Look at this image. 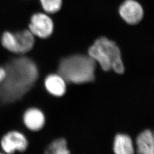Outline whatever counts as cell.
<instances>
[{"mask_svg": "<svg viewBox=\"0 0 154 154\" xmlns=\"http://www.w3.org/2000/svg\"><path fill=\"white\" fill-rule=\"evenodd\" d=\"M28 144L26 136L16 130L6 133L0 142L1 149L6 154H13L16 151L24 152L28 149Z\"/></svg>", "mask_w": 154, "mask_h": 154, "instance_id": "5b68a950", "label": "cell"}, {"mask_svg": "<svg viewBox=\"0 0 154 154\" xmlns=\"http://www.w3.org/2000/svg\"><path fill=\"white\" fill-rule=\"evenodd\" d=\"M96 62L90 55L74 54L62 58L58 67V74L66 82L81 84L94 79Z\"/></svg>", "mask_w": 154, "mask_h": 154, "instance_id": "7a4b0ae2", "label": "cell"}, {"mask_svg": "<svg viewBox=\"0 0 154 154\" xmlns=\"http://www.w3.org/2000/svg\"><path fill=\"white\" fill-rule=\"evenodd\" d=\"M114 151L116 154H134L131 139L125 134L117 135L114 143Z\"/></svg>", "mask_w": 154, "mask_h": 154, "instance_id": "8fae6325", "label": "cell"}, {"mask_svg": "<svg viewBox=\"0 0 154 154\" xmlns=\"http://www.w3.org/2000/svg\"><path fill=\"white\" fill-rule=\"evenodd\" d=\"M23 122L29 130L36 132L44 128L46 118L42 111L37 107H30L25 111L23 116Z\"/></svg>", "mask_w": 154, "mask_h": 154, "instance_id": "ba28073f", "label": "cell"}, {"mask_svg": "<svg viewBox=\"0 0 154 154\" xmlns=\"http://www.w3.org/2000/svg\"><path fill=\"white\" fill-rule=\"evenodd\" d=\"M0 154H4V153H2V152H0Z\"/></svg>", "mask_w": 154, "mask_h": 154, "instance_id": "9a60e30c", "label": "cell"}, {"mask_svg": "<svg viewBox=\"0 0 154 154\" xmlns=\"http://www.w3.org/2000/svg\"><path fill=\"white\" fill-rule=\"evenodd\" d=\"M29 30L34 35L41 38H47L51 35L54 29L52 20L44 13H35L31 17Z\"/></svg>", "mask_w": 154, "mask_h": 154, "instance_id": "8992f818", "label": "cell"}, {"mask_svg": "<svg viewBox=\"0 0 154 154\" xmlns=\"http://www.w3.org/2000/svg\"><path fill=\"white\" fill-rule=\"evenodd\" d=\"M45 11L49 13H55L61 9L62 0H40Z\"/></svg>", "mask_w": 154, "mask_h": 154, "instance_id": "4fadbf2b", "label": "cell"}, {"mask_svg": "<svg viewBox=\"0 0 154 154\" xmlns=\"http://www.w3.org/2000/svg\"><path fill=\"white\" fill-rule=\"evenodd\" d=\"M6 77L0 83V103L9 104L22 98L38 79V67L26 57L14 58L4 67Z\"/></svg>", "mask_w": 154, "mask_h": 154, "instance_id": "6da1fadb", "label": "cell"}, {"mask_svg": "<svg viewBox=\"0 0 154 154\" xmlns=\"http://www.w3.org/2000/svg\"><path fill=\"white\" fill-rule=\"evenodd\" d=\"M45 154H70L66 139L60 138L53 140L45 150Z\"/></svg>", "mask_w": 154, "mask_h": 154, "instance_id": "7c38bea8", "label": "cell"}, {"mask_svg": "<svg viewBox=\"0 0 154 154\" xmlns=\"http://www.w3.org/2000/svg\"><path fill=\"white\" fill-rule=\"evenodd\" d=\"M45 88L49 93L55 97H61L66 91V82L59 74H51L45 79Z\"/></svg>", "mask_w": 154, "mask_h": 154, "instance_id": "9c48e42d", "label": "cell"}, {"mask_svg": "<svg viewBox=\"0 0 154 154\" xmlns=\"http://www.w3.org/2000/svg\"><path fill=\"white\" fill-rule=\"evenodd\" d=\"M88 55L98 62L105 71L112 69L118 74L125 71L120 50L114 42L106 37L99 38L95 41L88 49Z\"/></svg>", "mask_w": 154, "mask_h": 154, "instance_id": "3957f363", "label": "cell"}, {"mask_svg": "<svg viewBox=\"0 0 154 154\" xmlns=\"http://www.w3.org/2000/svg\"><path fill=\"white\" fill-rule=\"evenodd\" d=\"M34 42V35L29 30H23L16 33L5 32L1 38V44L6 49L21 54L32 49Z\"/></svg>", "mask_w": 154, "mask_h": 154, "instance_id": "277c9868", "label": "cell"}, {"mask_svg": "<svg viewBox=\"0 0 154 154\" xmlns=\"http://www.w3.org/2000/svg\"><path fill=\"white\" fill-rule=\"evenodd\" d=\"M6 70L5 67L0 66V83L2 82L6 77Z\"/></svg>", "mask_w": 154, "mask_h": 154, "instance_id": "5bb4252c", "label": "cell"}, {"mask_svg": "<svg viewBox=\"0 0 154 154\" xmlns=\"http://www.w3.org/2000/svg\"><path fill=\"white\" fill-rule=\"evenodd\" d=\"M138 154H154V132L146 130L137 138Z\"/></svg>", "mask_w": 154, "mask_h": 154, "instance_id": "30bf717a", "label": "cell"}, {"mask_svg": "<svg viewBox=\"0 0 154 154\" xmlns=\"http://www.w3.org/2000/svg\"><path fill=\"white\" fill-rule=\"evenodd\" d=\"M122 18L129 24H136L140 22L143 17L142 6L134 0H126L119 8Z\"/></svg>", "mask_w": 154, "mask_h": 154, "instance_id": "52a82bcc", "label": "cell"}]
</instances>
